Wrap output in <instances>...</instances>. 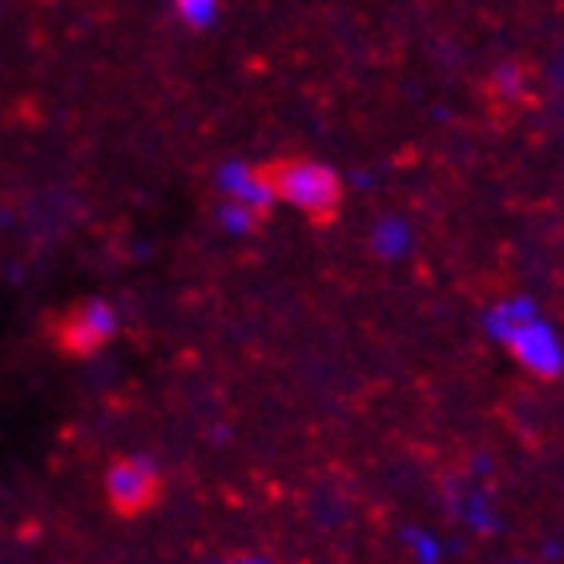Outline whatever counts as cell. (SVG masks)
I'll use <instances>...</instances> for the list:
<instances>
[{"label":"cell","instance_id":"6da1fadb","mask_svg":"<svg viewBox=\"0 0 564 564\" xmlns=\"http://www.w3.org/2000/svg\"><path fill=\"white\" fill-rule=\"evenodd\" d=\"M247 182L259 202H286L315 223H330L343 206V177L315 158H274L254 165Z\"/></svg>","mask_w":564,"mask_h":564},{"label":"cell","instance_id":"7a4b0ae2","mask_svg":"<svg viewBox=\"0 0 564 564\" xmlns=\"http://www.w3.org/2000/svg\"><path fill=\"white\" fill-rule=\"evenodd\" d=\"M118 330H121L118 306L106 303V299H89V303L73 306L69 315H65V323H61V347L73 355H94Z\"/></svg>","mask_w":564,"mask_h":564},{"label":"cell","instance_id":"3957f363","mask_svg":"<svg viewBox=\"0 0 564 564\" xmlns=\"http://www.w3.org/2000/svg\"><path fill=\"white\" fill-rule=\"evenodd\" d=\"M158 464L150 456H126L118 459L113 468L106 471V496L109 505L118 508V512H141V508H150V500L158 496Z\"/></svg>","mask_w":564,"mask_h":564},{"label":"cell","instance_id":"277c9868","mask_svg":"<svg viewBox=\"0 0 564 564\" xmlns=\"http://www.w3.org/2000/svg\"><path fill=\"white\" fill-rule=\"evenodd\" d=\"M508 347L517 351V359L529 367L532 376L556 379L564 371V343L556 339V330L549 327V323H541V318H529V323H520V327L512 330Z\"/></svg>","mask_w":564,"mask_h":564},{"label":"cell","instance_id":"5b68a950","mask_svg":"<svg viewBox=\"0 0 564 564\" xmlns=\"http://www.w3.org/2000/svg\"><path fill=\"white\" fill-rule=\"evenodd\" d=\"M464 524H468L476 536H492V532H500V517H496L492 500L484 492H471L468 500H464Z\"/></svg>","mask_w":564,"mask_h":564},{"label":"cell","instance_id":"8992f818","mask_svg":"<svg viewBox=\"0 0 564 564\" xmlns=\"http://www.w3.org/2000/svg\"><path fill=\"white\" fill-rule=\"evenodd\" d=\"M529 318H536L529 303H508V306H500V311H492V318H488V330H492L500 343H508V339H512V330H517L520 323H529Z\"/></svg>","mask_w":564,"mask_h":564},{"label":"cell","instance_id":"52a82bcc","mask_svg":"<svg viewBox=\"0 0 564 564\" xmlns=\"http://www.w3.org/2000/svg\"><path fill=\"white\" fill-rule=\"evenodd\" d=\"M403 541H408V553L415 556V564H444V541H435V532L408 529Z\"/></svg>","mask_w":564,"mask_h":564},{"label":"cell","instance_id":"ba28073f","mask_svg":"<svg viewBox=\"0 0 564 564\" xmlns=\"http://www.w3.org/2000/svg\"><path fill=\"white\" fill-rule=\"evenodd\" d=\"M561 556H564L561 544H544V561H561Z\"/></svg>","mask_w":564,"mask_h":564},{"label":"cell","instance_id":"9c48e42d","mask_svg":"<svg viewBox=\"0 0 564 564\" xmlns=\"http://www.w3.org/2000/svg\"><path fill=\"white\" fill-rule=\"evenodd\" d=\"M235 564H274V561H267V556H238Z\"/></svg>","mask_w":564,"mask_h":564}]
</instances>
